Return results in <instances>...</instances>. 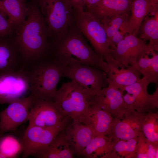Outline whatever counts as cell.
Listing matches in <instances>:
<instances>
[{"mask_svg": "<svg viewBox=\"0 0 158 158\" xmlns=\"http://www.w3.org/2000/svg\"><path fill=\"white\" fill-rule=\"evenodd\" d=\"M75 23L95 52L107 63H115L113 58L103 25L87 11L76 12Z\"/></svg>", "mask_w": 158, "mask_h": 158, "instance_id": "obj_5", "label": "cell"}, {"mask_svg": "<svg viewBox=\"0 0 158 158\" xmlns=\"http://www.w3.org/2000/svg\"><path fill=\"white\" fill-rule=\"evenodd\" d=\"M0 12L6 18H7V17H8L7 12L4 8L2 0H0Z\"/></svg>", "mask_w": 158, "mask_h": 158, "instance_id": "obj_36", "label": "cell"}, {"mask_svg": "<svg viewBox=\"0 0 158 158\" xmlns=\"http://www.w3.org/2000/svg\"><path fill=\"white\" fill-rule=\"evenodd\" d=\"M62 77L73 81L92 97L109 85L105 71L87 65L65 66Z\"/></svg>", "mask_w": 158, "mask_h": 158, "instance_id": "obj_7", "label": "cell"}, {"mask_svg": "<svg viewBox=\"0 0 158 158\" xmlns=\"http://www.w3.org/2000/svg\"><path fill=\"white\" fill-rule=\"evenodd\" d=\"M7 12L8 20L13 29H17L25 21L28 12L25 0H2Z\"/></svg>", "mask_w": 158, "mask_h": 158, "instance_id": "obj_25", "label": "cell"}, {"mask_svg": "<svg viewBox=\"0 0 158 158\" xmlns=\"http://www.w3.org/2000/svg\"><path fill=\"white\" fill-rule=\"evenodd\" d=\"M29 91L30 85L23 65L18 70L0 73V104H9L25 97Z\"/></svg>", "mask_w": 158, "mask_h": 158, "instance_id": "obj_10", "label": "cell"}, {"mask_svg": "<svg viewBox=\"0 0 158 158\" xmlns=\"http://www.w3.org/2000/svg\"><path fill=\"white\" fill-rule=\"evenodd\" d=\"M35 100L31 95L15 100L0 113V137L7 132L15 131L28 120Z\"/></svg>", "mask_w": 158, "mask_h": 158, "instance_id": "obj_11", "label": "cell"}, {"mask_svg": "<svg viewBox=\"0 0 158 158\" xmlns=\"http://www.w3.org/2000/svg\"><path fill=\"white\" fill-rule=\"evenodd\" d=\"M23 150L22 141L15 136L8 135L0 137V153L5 158H15Z\"/></svg>", "mask_w": 158, "mask_h": 158, "instance_id": "obj_28", "label": "cell"}, {"mask_svg": "<svg viewBox=\"0 0 158 158\" xmlns=\"http://www.w3.org/2000/svg\"><path fill=\"white\" fill-rule=\"evenodd\" d=\"M0 158H5V157L4 156H3L2 154L0 153Z\"/></svg>", "mask_w": 158, "mask_h": 158, "instance_id": "obj_38", "label": "cell"}, {"mask_svg": "<svg viewBox=\"0 0 158 158\" xmlns=\"http://www.w3.org/2000/svg\"><path fill=\"white\" fill-rule=\"evenodd\" d=\"M138 133L126 122L115 117L108 135L114 139L127 140L137 137Z\"/></svg>", "mask_w": 158, "mask_h": 158, "instance_id": "obj_26", "label": "cell"}, {"mask_svg": "<svg viewBox=\"0 0 158 158\" xmlns=\"http://www.w3.org/2000/svg\"><path fill=\"white\" fill-rule=\"evenodd\" d=\"M111 52L116 64L120 68L133 65L144 53H151L145 42L132 34L125 35Z\"/></svg>", "mask_w": 158, "mask_h": 158, "instance_id": "obj_12", "label": "cell"}, {"mask_svg": "<svg viewBox=\"0 0 158 158\" xmlns=\"http://www.w3.org/2000/svg\"><path fill=\"white\" fill-rule=\"evenodd\" d=\"M66 116L54 101L36 100L30 111L28 126L54 127L60 124Z\"/></svg>", "mask_w": 158, "mask_h": 158, "instance_id": "obj_13", "label": "cell"}, {"mask_svg": "<svg viewBox=\"0 0 158 158\" xmlns=\"http://www.w3.org/2000/svg\"><path fill=\"white\" fill-rule=\"evenodd\" d=\"M114 143V139L110 137L95 136L80 155L87 158H109Z\"/></svg>", "mask_w": 158, "mask_h": 158, "instance_id": "obj_23", "label": "cell"}, {"mask_svg": "<svg viewBox=\"0 0 158 158\" xmlns=\"http://www.w3.org/2000/svg\"><path fill=\"white\" fill-rule=\"evenodd\" d=\"M28 6L27 18L14 38L25 65L49 56L51 49L49 30L38 5L35 2Z\"/></svg>", "mask_w": 158, "mask_h": 158, "instance_id": "obj_1", "label": "cell"}, {"mask_svg": "<svg viewBox=\"0 0 158 158\" xmlns=\"http://www.w3.org/2000/svg\"><path fill=\"white\" fill-rule=\"evenodd\" d=\"M13 31L11 24L0 12V36L11 35Z\"/></svg>", "mask_w": 158, "mask_h": 158, "instance_id": "obj_33", "label": "cell"}, {"mask_svg": "<svg viewBox=\"0 0 158 158\" xmlns=\"http://www.w3.org/2000/svg\"><path fill=\"white\" fill-rule=\"evenodd\" d=\"M65 129L55 137L47 147L33 155L40 158L73 157L74 153L66 138Z\"/></svg>", "mask_w": 158, "mask_h": 158, "instance_id": "obj_21", "label": "cell"}, {"mask_svg": "<svg viewBox=\"0 0 158 158\" xmlns=\"http://www.w3.org/2000/svg\"><path fill=\"white\" fill-rule=\"evenodd\" d=\"M137 138L127 140L114 139V145L109 158H136Z\"/></svg>", "mask_w": 158, "mask_h": 158, "instance_id": "obj_27", "label": "cell"}, {"mask_svg": "<svg viewBox=\"0 0 158 158\" xmlns=\"http://www.w3.org/2000/svg\"><path fill=\"white\" fill-rule=\"evenodd\" d=\"M100 0H86V6L87 8L95 4Z\"/></svg>", "mask_w": 158, "mask_h": 158, "instance_id": "obj_37", "label": "cell"}, {"mask_svg": "<svg viewBox=\"0 0 158 158\" xmlns=\"http://www.w3.org/2000/svg\"><path fill=\"white\" fill-rule=\"evenodd\" d=\"M130 15L128 14H118L101 22L105 30L109 46L113 37L120 31L122 25L128 19Z\"/></svg>", "mask_w": 158, "mask_h": 158, "instance_id": "obj_31", "label": "cell"}, {"mask_svg": "<svg viewBox=\"0 0 158 158\" xmlns=\"http://www.w3.org/2000/svg\"><path fill=\"white\" fill-rule=\"evenodd\" d=\"M50 55L64 66L87 65L107 71V63L88 44L75 23L61 39L51 43Z\"/></svg>", "mask_w": 158, "mask_h": 158, "instance_id": "obj_2", "label": "cell"}, {"mask_svg": "<svg viewBox=\"0 0 158 158\" xmlns=\"http://www.w3.org/2000/svg\"><path fill=\"white\" fill-rule=\"evenodd\" d=\"M65 131L71 148L74 154L78 155L95 136L88 125L78 120H73Z\"/></svg>", "mask_w": 158, "mask_h": 158, "instance_id": "obj_17", "label": "cell"}, {"mask_svg": "<svg viewBox=\"0 0 158 158\" xmlns=\"http://www.w3.org/2000/svg\"><path fill=\"white\" fill-rule=\"evenodd\" d=\"M149 84L144 78L134 83L124 87L122 93L126 109L134 110L140 113H145L158 107V86L152 94H149L147 88Z\"/></svg>", "mask_w": 158, "mask_h": 158, "instance_id": "obj_9", "label": "cell"}, {"mask_svg": "<svg viewBox=\"0 0 158 158\" xmlns=\"http://www.w3.org/2000/svg\"><path fill=\"white\" fill-rule=\"evenodd\" d=\"M152 5L150 0H132L130 15L120 29L124 35L132 34L137 36L142 22L150 13Z\"/></svg>", "mask_w": 158, "mask_h": 158, "instance_id": "obj_19", "label": "cell"}, {"mask_svg": "<svg viewBox=\"0 0 158 158\" xmlns=\"http://www.w3.org/2000/svg\"><path fill=\"white\" fill-rule=\"evenodd\" d=\"M152 5L150 12H153L158 11V0H150Z\"/></svg>", "mask_w": 158, "mask_h": 158, "instance_id": "obj_35", "label": "cell"}, {"mask_svg": "<svg viewBox=\"0 0 158 158\" xmlns=\"http://www.w3.org/2000/svg\"><path fill=\"white\" fill-rule=\"evenodd\" d=\"M135 154L137 158H158V144L147 140L141 132L137 136Z\"/></svg>", "mask_w": 158, "mask_h": 158, "instance_id": "obj_29", "label": "cell"}, {"mask_svg": "<svg viewBox=\"0 0 158 158\" xmlns=\"http://www.w3.org/2000/svg\"><path fill=\"white\" fill-rule=\"evenodd\" d=\"M23 65L29 81L30 94L35 101H54L65 66L51 56Z\"/></svg>", "mask_w": 158, "mask_h": 158, "instance_id": "obj_3", "label": "cell"}, {"mask_svg": "<svg viewBox=\"0 0 158 158\" xmlns=\"http://www.w3.org/2000/svg\"><path fill=\"white\" fill-rule=\"evenodd\" d=\"M107 64L106 73L109 84L116 87L121 92L124 87L134 83L141 78V73L133 66L119 68L115 63Z\"/></svg>", "mask_w": 158, "mask_h": 158, "instance_id": "obj_20", "label": "cell"}, {"mask_svg": "<svg viewBox=\"0 0 158 158\" xmlns=\"http://www.w3.org/2000/svg\"></svg>", "mask_w": 158, "mask_h": 158, "instance_id": "obj_39", "label": "cell"}, {"mask_svg": "<svg viewBox=\"0 0 158 158\" xmlns=\"http://www.w3.org/2000/svg\"><path fill=\"white\" fill-rule=\"evenodd\" d=\"M151 54L152 56L149 58L148 55L150 54L144 53L132 65L139 71L149 84L157 83L158 81V54L155 51Z\"/></svg>", "mask_w": 158, "mask_h": 158, "instance_id": "obj_24", "label": "cell"}, {"mask_svg": "<svg viewBox=\"0 0 158 158\" xmlns=\"http://www.w3.org/2000/svg\"><path fill=\"white\" fill-rule=\"evenodd\" d=\"M75 12L84 10L86 0H69Z\"/></svg>", "mask_w": 158, "mask_h": 158, "instance_id": "obj_34", "label": "cell"}, {"mask_svg": "<svg viewBox=\"0 0 158 158\" xmlns=\"http://www.w3.org/2000/svg\"><path fill=\"white\" fill-rule=\"evenodd\" d=\"M92 97L73 80L64 83L57 90L54 102L73 120H80Z\"/></svg>", "mask_w": 158, "mask_h": 158, "instance_id": "obj_6", "label": "cell"}, {"mask_svg": "<svg viewBox=\"0 0 158 158\" xmlns=\"http://www.w3.org/2000/svg\"><path fill=\"white\" fill-rule=\"evenodd\" d=\"M71 118L67 116L59 125L50 128L28 126L22 141V157L26 158L43 150L67 126Z\"/></svg>", "mask_w": 158, "mask_h": 158, "instance_id": "obj_8", "label": "cell"}, {"mask_svg": "<svg viewBox=\"0 0 158 158\" xmlns=\"http://www.w3.org/2000/svg\"><path fill=\"white\" fill-rule=\"evenodd\" d=\"M89 105L107 111L115 118L127 108L121 91L116 87L109 84L99 91L91 99Z\"/></svg>", "mask_w": 158, "mask_h": 158, "instance_id": "obj_14", "label": "cell"}, {"mask_svg": "<svg viewBox=\"0 0 158 158\" xmlns=\"http://www.w3.org/2000/svg\"><path fill=\"white\" fill-rule=\"evenodd\" d=\"M152 112L146 113L141 132L149 140L158 144V115Z\"/></svg>", "mask_w": 158, "mask_h": 158, "instance_id": "obj_30", "label": "cell"}, {"mask_svg": "<svg viewBox=\"0 0 158 158\" xmlns=\"http://www.w3.org/2000/svg\"><path fill=\"white\" fill-rule=\"evenodd\" d=\"M137 37L145 42L149 41L147 45L150 52L158 51V11L145 18L139 27Z\"/></svg>", "mask_w": 158, "mask_h": 158, "instance_id": "obj_22", "label": "cell"}, {"mask_svg": "<svg viewBox=\"0 0 158 158\" xmlns=\"http://www.w3.org/2000/svg\"><path fill=\"white\" fill-rule=\"evenodd\" d=\"M0 36V73L15 71L23 65L14 38Z\"/></svg>", "mask_w": 158, "mask_h": 158, "instance_id": "obj_18", "label": "cell"}, {"mask_svg": "<svg viewBox=\"0 0 158 158\" xmlns=\"http://www.w3.org/2000/svg\"><path fill=\"white\" fill-rule=\"evenodd\" d=\"M53 42L63 38L75 22L76 12L69 0H36Z\"/></svg>", "mask_w": 158, "mask_h": 158, "instance_id": "obj_4", "label": "cell"}, {"mask_svg": "<svg viewBox=\"0 0 158 158\" xmlns=\"http://www.w3.org/2000/svg\"><path fill=\"white\" fill-rule=\"evenodd\" d=\"M146 113L139 112L134 110L126 109L116 118L126 122L135 131L139 133L141 131Z\"/></svg>", "mask_w": 158, "mask_h": 158, "instance_id": "obj_32", "label": "cell"}, {"mask_svg": "<svg viewBox=\"0 0 158 158\" xmlns=\"http://www.w3.org/2000/svg\"><path fill=\"white\" fill-rule=\"evenodd\" d=\"M114 118L109 112L89 105L80 121L88 125L96 136L108 135Z\"/></svg>", "mask_w": 158, "mask_h": 158, "instance_id": "obj_16", "label": "cell"}, {"mask_svg": "<svg viewBox=\"0 0 158 158\" xmlns=\"http://www.w3.org/2000/svg\"><path fill=\"white\" fill-rule=\"evenodd\" d=\"M131 0H100L87 8V11L100 22L115 16L130 14Z\"/></svg>", "mask_w": 158, "mask_h": 158, "instance_id": "obj_15", "label": "cell"}]
</instances>
